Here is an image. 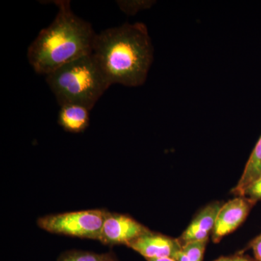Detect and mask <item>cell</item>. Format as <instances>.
I'll return each instance as SVG.
<instances>
[{
	"label": "cell",
	"mask_w": 261,
	"mask_h": 261,
	"mask_svg": "<svg viewBox=\"0 0 261 261\" xmlns=\"http://www.w3.org/2000/svg\"><path fill=\"white\" fill-rule=\"evenodd\" d=\"M153 47L143 23H124L97 34L92 56L111 85H143L153 61Z\"/></svg>",
	"instance_id": "6da1fadb"
},
{
	"label": "cell",
	"mask_w": 261,
	"mask_h": 261,
	"mask_svg": "<svg viewBox=\"0 0 261 261\" xmlns=\"http://www.w3.org/2000/svg\"><path fill=\"white\" fill-rule=\"evenodd\" d=\"M56 18L31 44L27 58L38 74L47 75L93 50L97 34L91 23L75 15L70 1H55Z\"/></svg>",
	"instance_id": "7a4b0ae2"
},
{
	"label": "cell",
	"mask_w": 261,
	"mask_h": 261,
	"mask_svg": "<svg viewBox=\"0 0 261 261\" xmlns=\"http://www.w3.org/2000/svg\"><path fill=\"white\" fill-rule=\"evenodd\" d=\"M45 76L60 106L78 104L90 111L111 86L92 53L63 65Z\"/></svg>",
	"instance_id": "3957f363"
},
{
	"label": "cell",
	"mask_w": 261,
	"mask_h": 261,
	"mask_svg": "<svg viewBox=\"0 0 261 261\" xmlns=\"http://www.w3.org/2000/svg\"><path fill=\"white\" fill-rule=\"evenodd\" d=\"M108 211L92 209L47 215L37 220L39 228L51 233L98 240Z\"/></svg>",
	"instance_id": "277c9868"
},
{
	"label": "cell",
	"mask_w": 261,
	"mask_h": 261,
	"mask_svg": "<svg viewBox=\"0 0 261 261\" xmlns=\"http://www.w3.org/2000/svg\"><path fill=\"white\" fill-rule=\"evenodd\" d=\"M150 231L128 215L108 211L98 241L103 245L111 246L127 245L135 239Z\"/></svg>",
	"instance_id": "5b68a950"
},
{
	"label": "cell",
	"mask_w": 261,
	"mask_h": 261,
	"mask_svg": "<svg viewBox=\"0 0 261 261\" xmlns=\"http://www.w3.org/2000/svg\"><path fill=\"white\" fill-rule=\"evenodd\" d=\"M256 201L249 197H237L224 204L218 214L211 235L215 243L232 232L246 219Z\"/></svg>",
	"instance_id": "8992f818"
},
{
	"label": "cell",
	"mask_w": 261,
	"mask_h": 261,
	"mask_svg": "<svg viewBox=\"0 0 261 261\" xmlns=\"http://www.w3.org/2000/svg\"><path fill=\"white\" fill-rule=\"evenodd\" d=\"M147 259L171 257L176 259L182 250L178 239H173L150 231L126 245Z\"/></svg>",
	"instance_id": "52a82bcc"
},
{
	"label": "cell",
	"mask_w": 261,
	"mask_h": 261,
	"mask_svg": "<svg viewBox=\"0 0 261 261\" xmlns=\"http://www.w3.org/2000/svg\"><path fill=\"white\" fill-rule=\"evenodd\" d=\"M222 204L214 202L202 208L178 239L182 245L191 242L208 241Z\"/></svg>",
	"instance_id": "ba28073f"
},
{
	"label": "cell",
	"mask_w": 261,
	"mask_h": 261,
	"mask_svg": "<svg viewBox=\"0 0 261 261\" xmlns=\"http://www.w3.org/2000/svg\"><path fill=\"white\" fill-rule=\"evenodd\" d=\"M58 123L65 130L70 133L84 132L90 121V110L78 104H64L60 106Z\"/></svg>",
	"instance_id": "9c48e42d"
},
{
	"label": "cell",
	"mask_w": 261,
	"mask_h": 261,
	"mask_svg": "<svg viewBox=\"0 0 261 261\" xmlns=\"http://www.w3.org/2000/svg\"><path fill=\"white\" fill-rule=\"evenodd\" d=\"M261 176V137L249 158L245 170L232 193L238 197H244L245 191Z\"/></svg>",
	"instance_id": "30bf717a"
},
{
	"label": "cell",
	"mask_w": 261,
	"mask_h": 261,
	"mask_svg": "<svg viewBox=\"0 0 261 261\" xmlns=\"http://www.w3.org/2000/svg\"><path fill=\"white\" fill-rule=\"evenodd\" d=\"M57 261H119L113 252L96 253L84 250H71L62 253Z\"/></svg>",
	"instance_id": "8fae6325"
},
{
	"label": "cell",
	"mask_w": 261,
	"mask_h": 261,
	"mask_svg": "<svg viewBox=\"0 0 261 261\" xmlns=\"http://www.w3.org/2000/svg\"><path fill=\"white\" fill-rule=\"evenodd\" d=\"M208 241L191 242L182 245V251L190 261H202L206 245Z\"/></svg>",
	"instance_id": "7c38bea8"
},
{
	"label": "cell",
	"mask_w": 261,
	"mask_h": 261,
	"mask_svg": "<svg viewBox=\"0 0 261 261\" xmlns=\"http://www.w3.org/2000/svg\"><path fill=\"white\" fill-rule=\"evenodd\" d=\"M120 10L128 15L136 14L139 10L148 8L154 2L150 1H117Z\"/></svg>",
	"instance_id": "4fadbf2b"
},
{
	"label": "cell",
	"mask_w": 261,
	"mask_h": 261,
	"mask_svg": "<svg viewBox=\"0 0 261 261\" xmlns=\"http://www.w3.org/2000/svg\"><path fill=\"white\" fill-rule=\"evenodd\" d=\"M245 197H249L255 201L261 200V176L256 181L252 183L247 189L245 194Z\"/></svg>",
	"instance_id": "5bb4252c"
},
{
	"label": "cell",
	"mask_w": 261,
	"mask_h": 261,
	"mask_svg": "<svg viewBox=\"0 0 261 261\" xmlns=\"http://www.w3.org/2000/svg\"><path fill=\"white\" fill-rule=\"evenodd\" d=\"M257 261H261V233L250 243Z\"/></svg>",
	"instance_id": "9a60e30c"
},
{
	"label": "cell",
	"mask_w": 261,
	"mask_h": 261,
	"mask_svg": "<svg viewBox=\"0 0 261 261\" xmlns=\"http://www.w3.org/2000/svg\"><path fill=\"white\" fill-rule=\"evenodd\" d=\"M228 261H254L250 257L243 256V255H234L233 257H228Z\"/></svg>",
	"instance_id": "2e32d148"
},
{
	"label": "cell",
	"mask_w": 261,
	"mask_h": 261,
	"mask_svg": "<svg viewBox=\"0 0 261 261\" xmlns=\"http://www.w3.org/2000/svg\"><path fill=\"white\" fill-rule=\"evenodd\" d=\"M175 260L176 261H190V260H189L188 257L187 256L186 254L182 251V250L181 251L178 252L177 256H176Z\"/></svg>",
	"instance_id": "e0dca14e"
},
{
	"label": "cell",
	"mask_w": 261,
	"mask_h": 261,
	"mask_svg": "<svg viewBox=\"0 0 261 261\" xmlns=\"http://www.w3.org/2000/svg\"><path fill=\"white\" fill-rule=\"evenodd\" d=\"M147 261H176L175 259L171 257H163V258H152L147 259Z\"/></svg>",
	"instance_id": "ac0fdd59"
},
{
	"label": "cell",
	"mask_w": 261,
	"mask_h": 261,
	"mask_svg": "<svg viewBox=\"0 0 261 261\" xmlns=\"http://www.w3.org/2000/svg\"><path fill=\"white\" fill-rule=\"evenodd\" d=\"M214 261H228V257H221Z\"/></svg>",
	"instance_id": "d6986e66"
}]
</instances>
